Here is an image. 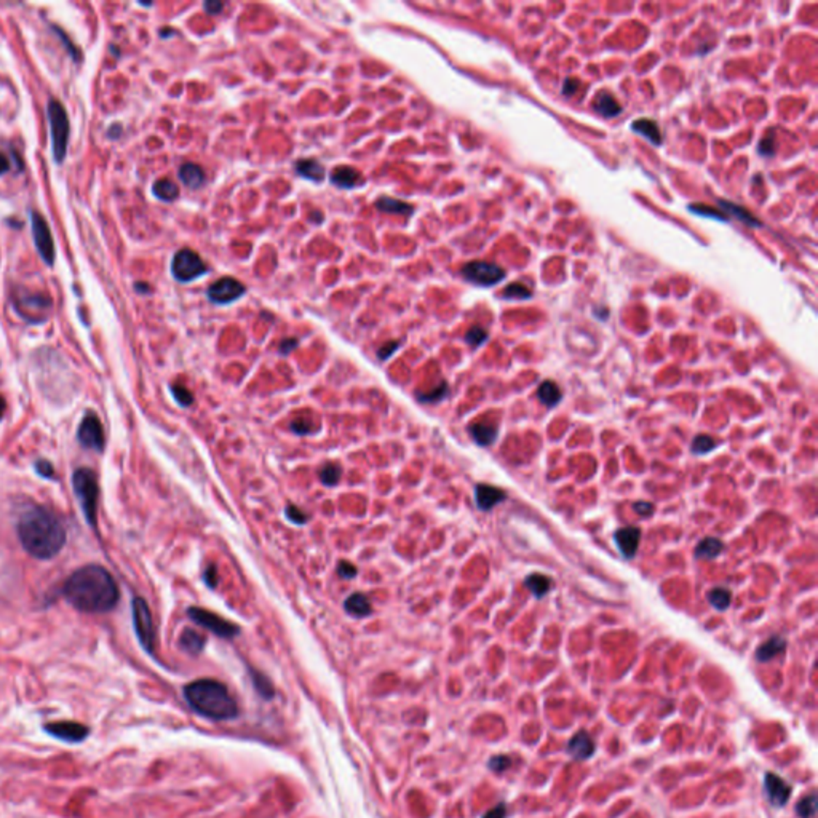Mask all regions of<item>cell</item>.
<instances>
[{
	"label": "cell",
	"instance_id": "cell-1",
	"mask_svg": "<svg viewBox=\"0 0 818 818\" xmlns=\"http://www.w3.org/2000/svg\"><path fill=\"white\" fill-rule=\"evenodd\" d=\"M64 598L82 612L103 614L117 606L120 593L111 572L103 566L90 564L77 569L66 580Z\"/></svg>",
	"mask_w": 818,
	"mask_h": 818
},
{
	"label": "cell",
	"instance_id": "cell-2",
	"mask_svg": "<svg viewBox=\"0 0 818 818\" xmlns=\"http://www.w3.org/2000/svg\"><path fill=\"white\" fill-rule=\"evenodd\" d=\"M18 537L30 556L50 560L66 544V531L53 512L45 507H30L18 521Z\"/></svg>",
	"mask_w": 818,
	"mask_h": 818
},
{
	"label": "cell",
	"instance_id": "cell-3",
	"mask_svg": "<svg viewBox=\"0 0 818 818\" xmlns=\"http://www.w3.org/2000/svg\"><path fill=\"white\" fill-rule=\"evenodd\" d=\"M184 699L192 710L211 721H231L240 711L227 687L216 679H197L187 684Z\"/></svg>",
	"mask_w": 818,
	"mask_h": 818
},
{
	"label": "cell",
	"instance_id": "cell-4",
	"mask_svg": "<svg viewBox=\"0 0 818 818\" xmlns=\"http://www.w3.org/2000/svg\"><path fill=\"white\" fill-rule=\"evenodd\" d=\"M46 116L50 122V133H51V150H53V157L56 163H61L66 159L67 154V143H69V133L71 125L69 117H67L66 109L58 100H50L46 106Z\"/></svg>",
	"mask_w": 818,
	"mask_h": 818
},
{
	"label": "cell",
	"instance_id": "cell-5",
	"mask_svg": "<svg viewBox=\"0 0 818 818\" xmlns=\"http://www.w3.org/2000/svg\"><path fill=\"white\" fill-rule=\"evenodd\" d=\"M72 483H74L75 496L79 499L88 524L96 526L98 499H100V486H98L96 475L88 468H79L72 477Z\"/></svg>",
	"mask_w": 818,
	"mask_h": 818
},
{
	"label": "cell",
	"instance_id": "cell-6",
	"mask_svg": "<svg viewBox=\"0 0 818 818\" xmlns=\"http://www.w3.org/2000/svg\"><path fill=\"white\" fill-rule=\"evenodd\" d=\"M132 612H133L134 632H136V634H138L141 646H143L145 652L154 654L155 628H154L152 614H150L148 603H145L143 598H134L133 604H132Z\"/></svg>",
	"mask_w": 818,
	"mask_h": 818
},
{
	"label": "cell",
	"instance_id": "cell-7",
	"mask_svg": "<svg viewBox=\"0 0 818 818\" xmlns=\"http://www.w3.org/2000/svg\"><path fill=\"white\" fill-rule=\"evenodd\" d=\"M187 616H189L192 622H195L197 625L208 630V632L224 639H232L240 633L238 625L229 622V620L220 617L215 612L206 611L203 607H189L187 609Z\"/></svg>",
	"mask_w": 818,
	"mask_h": 818
},
{
	"label": "cell",
	"instance_id": "cell-8",
	"mask_svg": "<svg viewBox=\"0 0 818 818\" xmlns=\"http://www.w3.org/2000/svg\"><path fill=\"white\" fill-rule=\"evenodd\" d=\"M171 272L176 280L186 283V281H192L206 274V264L194 249L182 248L171 260Z\"/></svg>",
	"mask_w": 818,
	"mask_h": 818
},
{
	"label": "cell",
	"instance_id": "cell-9",
	"mask_svg": "<svg viewBox=\"0 0 818 818\" xmlns=\"http://www.w3.org/2000/svg\"><path fill=\"white\" fill-rule=\"evenodd\" d=\"M462 275L479 286H492L505 277V270L497 264L486 260H472L462 267Z\"/></svg>",
	"mask_w": 818,
	"mask_h": 818
},
{
	"label": "cell",
	"instance_id": "cell-10",
	"mask_svg": "<svg viewBox=\"0 0 818 818\" xmlns=\"http://www.w3.org/2000/svg\"><path fill=\"white\" fill-rule=\"evenodd\" d=\"M30 226H33V237L37 247V251L48 265H53L55 263V243L51 237L50 227L44 216L39 215L37 211H30Z\"/></svg>",
	"mask_w": 818,
	"mask_h": 818
},
{
	"label": "cell",
	"instance_id": "cell-11",
	"mask_svg": "<svg viewBox=\"0 0 818 818\" xmlns=\"http://www.w3.org/2000/svg\"><path fill=\"white\" fill-rule=\"evenodd\" d=\"M44 731L48 736L66 743H80L90 736V729L75 721H58L45 724Z\"/></svg>",
	"mask_w": 818,
	"mask_h": 818
},
{
	"label": "cell",
	"instance_id": "cell-12",
	"mask_svg": "<svg viewBox=\"0 0 818 818\" xmlns=\"http://www.w3.org/2000/svg\"><path fill=\"white\" fill-rule=\"evenodd\" d=\"M243 293L244 286L232 277L220 278L208 288V298L215 304H231V302L242 298Z\"/></svg>",
	"mask_w": 818,
	"mask_h": 818
},
{
	"label": "cell",
	"instance_id": "cell-13",
	"mask_svg": "<svg viewBox=\"0 0 818 818\" xmlns=\"http://www.w3.org/2000/svg\"><path fill=\"white\" fill-rule=\"evenodd\" d=\"M79 441L82 446L101 452L104 450V434L100 419L93 413H88L83 418L79 429Z\"/></svg>",
	"mask_w": 818,
	"mask_h": 818
},
{
	"label": "cell",
	"instance_id": "cell-14",
	"mask_svg": "<svg viewBox=\"0 0 818 818\" xmlns=\"http://www.w3.org/2000/svg\"><path fill=\"white\" fill-rule=\"evenodd\" d=\"M764 791L774 807H783L791 798V785L774 772L764 775Z\"/></svg>",
	"mask_w": 818,
	"mask_h": 818
},
{
	"label": "cell",
	"instance_id": "cell-15",
	"mask_svg": "<svg viewBox=\"0 0 818 818\" xmlns=\"http://www.w3.org/2000/svg\"><path fill=\"white\" fill-rule=\"evenodd\" d=\"M614 540H616L620 553H622L625 558L632 560L638 551L639 540H641V529L637 528V526H627V528H620L616 531V534H614Z\"/></svg>",
	"mask_w": 818,
	"mask_h": 818
},
{
	"label": "cell",
	"instance_id": "cell-16",
	"mask_svg": "<svg viewBox=\"0 0 818 818\" xmlns=\"http://www.w3.org/2000/svg\"><path fill=\"white\" fill-rule=\"evenodd\" d=\"M507 500V492L491 484H477L475 488V502L481 512H489L500 502Z\"/></svg>",
	"mask_w": 818,
	"mask_h": 818
},
{
	"label": "cell",
	"instance_id": "cell-17",
	"mask_svg": "<svg viewBox=\"0 0 818 818\" xmlns=\"http://www.w3.org/2000/svg\"><path fill=\"white\" fill-rule=\"evenodd\" d=\"M566 749L572 759L585 761L595 754L596 747L592 737L588 736L585 731H580L571 737L569 742H567Z\"/></svg>",
	"mask_w": 818,
	"mask_h": 818
},
{
	"label": "cell",
	"instance_id": "cell-18",
	"mask_svg": "<svg viewBox=\"0 0 818 818\" xmlns=\"http://www.w3.org/2000/svg\"><path fill=\"white\" fill-rule=\"evenodd\" d=\"M330 179L332 184L342 187V189H353V187L362 186L364 181L363 176L359 175V171L352 168V166H336V168L331 171Z\"/></svg>",
	"mask_w": 818,
	"mask_h": 818
},
{
	"label": "cell",
	"instance_id": "cell-19",
	"mask_svg": "<svg viewBox=\"0 0 818 818\" xmlns=\"http://www.w3.org/2000/svg\"><path fill=\"white\" fill-rule=\"evenodd\" d=\"M344 609H346L347 614H350V616L357 617V619H363V617H368L371 616L373 612V606H371V601H369V598L364 595V593H352L350 596L346 599V603H344Z\"/></svg>",
	"mask_w": 818,
	"mask_h": 818
},
{
	"label": "cell",
	"instance_id": "cell-20",
	"mask_svg": "<svg viewBox=\"0 0 818 818\" xmlns=\"http://www.w3.org/2000/svg\"><path fill=\"white\" fill-rule=\"evenodd\" d=\"M468 434L478 446H491L497 438V429L486 422H473L468 425Z\"/></svg>",
	"mask_w": 818,
	"mask_h": 818
},
{
	"label": "cell",
	"instance_id": "cell-21",
	"mask_svg": "<svg viewBox=\"0 0 818 818\" xmlns=\"http://www.w3.org/2000/svg\"><path fill=\"white\" fill-rule=\"evenodd\" d=\"M179 179L182 181V184H186L189 189H199V187L205 184L206 175L200 165L190 163L189 161V163L181 165Z\"/></svg>",
	"mask_w": 818,
	"mask_h": 818
},
{
	"label": "cell",
	"instance_id": "cell-22",
	"mask_svg": "<svg viewBox=\"0 0 818 818\" xmlns=\"http://www.w3.org/2000/svg\"><path fill=\"white\" fill-rule=\"evenodd\" d=\"M786 648V639L783 637H779V634H775V637L769 638L765 643H763L756 650V660L758 661H769L772 660L774 657H777L779 654H781Z\"/></svg>",
	"mask_w": 818,
	"mask_h": 818
},
{
	"label": "cell",
	"instance_id": "cell-23",
	"mask_svg": "<svg viewBox=\"0 0 818 818\" xmlns=\"http://www.w3.org/2000/svg\"><path fill=\"white\" fill-rule=\"evenodd\" d=\"M205 637L192 628H186L179 637V646L190 655H199L205 648Z\"/></svg>",
	"mask_w": 818,
	"mask_h": 818
},
{
	"label": "cell",
	"instance_id": "cell-24",
	"mask_svg": "<svg viewBox=\"0 0 818 818\" xmlns=\"http://www.w3.org/2000/svg\"><path fill=\"white\" fill-rule=\"evenodd\" d=\"M376 208L384 213H390V215L409 216L414 213V206L411 203L392 199V197H380L376 200Z\"/></svg>",
	"mask_w": 818,
	"mask_h": 818
},
{
	"label": "cell",
	"instance_id": "cell-25",
	"mask_svg": "<svg viewBox=\"0 0 818 818\" xmlns=\"http://www.w3.org/2000/svg\"><path fill=\"white\" fill-rule=\"evenodd\" d=\"M724 544L716 537H705L695 546L697 560H715L722 553Z\"/></svg>",
	"mask_w": 818,
	"mask_h": 818
},
{
	"label": "cell",
	"instance_id": "cell-26",
	"mask_svg": "<svg viewBox=\"0 0 818 818\" xmlns=\"http://www.w3.org/2000/svg\"><path fill=\"white\" fill-rule=\"evenodd\" d=\"M537 397L542 401V404H545L546 408H555L561 401L562 393L558 384L553 382V380H545V382H542L540 387L537 389Z\"/></svg>",
	"mask_w": 818,
	"mask_h": 818
},
{
	"label": "cell",
	"instance_id": "cell-27",
	"mask_svg": "<svg viewBox=\"0 0 818 818\" xmlns=\"http://www.w3.org/2000/svg\"><path fill=\"white\" fill-rule=\"evenodd\" d=\"M296 171L310 181H321L325 178V168L315 159H302L296 161Z\"/></svg>",
	"mask_w": 818,
	"mask_h": 818
},
{
	"label": "cell",
	"instance_id": "cell-28",
	"mask_svg": "<svg viewBox=\"0 0 818 818\" xmlns=\"http://www.w3.org/2000/svg\"><path fill=\"white\" fill-rule=\"evenodd\" d=\"M595 109L599 114H603L604 117H616L622 112V106H620L616 98L607 91H601L596 96Z\"/></svg>",
	"mask_w": 818,
	"mask_h": 818
},
{
	"label": "cell",
	"instance_id": "cell-29",
	"mask_svg": "<svg viewBox=\"0 0 818 818\" xmlns=\"http://www.w3.org/2000/svg\"><path fill=\"white\" fill-rule=\"evenodd\" d=\"M524 587L533 593L535 598H544L551 588V580L544 574H531L524 579Z\"/></svg>",
	"mask_w": 818,
	"mask_h": 818
},
{
	"label": "cell",
	"instance_id": "cell-30",
	"mask_svg": "<svg viewBox=\"0 0 818 818\" xmlns=\"http://www.w3.org/2000/svg\"><path fill=\"white\" fill-rule=\"evenodd\" d=\"M632 128H633V132L643 134V136H646L649 141H652L654 144H660L661 133L659 130V125L655 123L654 120L639 118V120H637V122H633Z\"/></svg>",
	"mask_w": 818,
	"mask_h": 818
},
{
	"label": "cell",
	"instance_id": "cell-31",
	"mask_svg": "<svg viewBox=\"0 0 818 818\" xmlns=\"http://www.w3.org/2000/svg\"><path fill=\"white\" fill-rule=\"evenodd\" d=\"M152 192L157 199L163 200V202H173V200L178 199V195H179L178 186H176V182H173L171 179L155 181L154 186H152Z\"/></svg>",
	"mask_w": 818,
	"mask_h": 818
},
{
	"label": "cell",
	"instance_id": "cell-32",
	"mask_svg": "<svg viewBox=\"0 0 818 818\" xmlns=\"http://www.w3.org/2000/svg\"><path fill=\"white\" fill-rule=\"evenodd\" d=\"M706 598H708V603H710L713 607H716L718 611H726V609L731 606V603H732V593L724 587L711 588V590L708 592Z\"/></svg>",
	"mask_w": 818,
	"mask_h": 818
},
{
	"label": "cell",
	"instance_id": "cell-33",
	"mask_svg": "<svg viewBox=\"0 0 818 818\" xmlns=\"http://www.w3.org/2000/svg\"><path fill=\"white\" fill-rule=\"evenodd\" d=\"M341 473H342V470L337 463H331V462L325 463L320 470V479L325 486L332 488V486H336V484H339Z\"/></svg>",
	"mask_w": 818,
	"mask_h": 818
},
{
	"label": "cell",
	"instance_id": "cell-34",
	"mask_svg": "<svg viewBox=\"0 0 818 818\" xmlns=\"http://www.w3.org/2000/svg\"><path fill=\"white\" fill-rule=\"evenodd\" d=\"M447 393H450V387H447L446 382H441L436 387L429 390V392L418 393V400L420 403H438V401L447 397Z\"/></svg>",
	"mask_w": 818,
	"mask_h": 818
},
{
	"label": "cell",
	"instance_id": "cell-35",
	"mask_svg": "<svg viewBox=\"0 0 818 818\" xmlns=\"http://www.w3.org/2000/svg\"><path fill=\"white\" fill-rule=\"evenodd\" d=\"M715 447H716V440L711 438L710 435H697L691 445V451L694 452V454L700 456V454H706V452L713 451Z\"/></svg>",
	"mask_w": 818,
	"mask_h": 818
},
{
	"label": "cell",
	"instance_id": "cell-36",
	"mask_svg": "<svg viewBox=\"0 0 818 818\" xmlns=\"http://www.w3.org/2000/svg\"><path fill=\"white\" fill-rule=\"evenodd\" d=\"M796 812L801 818H814L817 814V796L809 794L802 798L796 806Z\"/></svg>",
	"mask_w": 818,
	"mask_h": 818
},
{
	"label": "cell",
	"instance_id": "cell-37",
	"mask_svg": "<svg viewBox=\"0 0 818 818\" xmlns=\"http://www.w3.org/2000/svg\"><path fill=\"white\" fill-rule=\"evenodd\" d=\"M251 676H253V684L256 687V691L259 692L260 695L264 697V699H272L274 697V687H272V682H270L267 678H265L264 675L258 673V671H251Z\"/></svg>",
	"mask_w": 818,
	"mask_h": 818
},
{
	"label": "cell",
	"instance_id": "cell-38",
	"mask_svg": "<svg viewBox=\"0 0 818 818\" xmlns=\"http://www.w3.org/2000/svg\"><path fill=\"white\" fill-rule=\"evenodd\" d=\"M721 206L726 208L727 211H731L733 216H737V220L747 222V224H749V226H759L756 217H754L752 213H748L747 210H745V208L733 205V203H729V202H721Z\"/></svg>",
	"mask_w": 818,
	"mask_h": 818
},
{
	"label": "cell",
	"instance_id": "cell-39",
	"mask_svg": "<svg viewBox=\"0 0 818 818\" xmlns=\"http://www.w3.org/2000/svg\"><path fill=\"white\" fill-rule=\"evenodd\" d=\"M50 304H51V301L48 298H46V296H44V294H34L33 298H28V299L24 298V301L19 302L18 307L26 305L24 309H28V310H37V309L39 310H46L50 307Z\"/></svg>",
	"mask_w": 818,
	"mask_h": 818
},
{
	"label": "cell",
	"instance_id": "cell-40",
	"mask_svg": "<svg viewBox=\"0 0 818 818\" xmlns=\"http://www.w3.org/2000/svg\"><path fill=\"white\" fill-rule=\"evenodd\" d=\"M171 393H173L175 400L178 401L181 406H190L192 403H194V395H192L189 390L184 387V385L173 384L171 385Z\"/></svg>",
	"mask_w": 818,
	"mask_h": 818
},
{
	"label": "cell",
	"instance_id": "cell-41",
	"mask_svg": "<svg viewBox=\"0 0 818 818\" xmlns=\"http://www.w3.org/2000/svg\"><path fill=\"white\" fill-rule=\"evenodd\" d=\"M486 339H488V332H486V330H483L481 326L470 328L465 335V341H467L468 346H472V347H479Z\"/></svg>",
	"mask_w": 818,
	"mask_h": 818
},
{
	"label": "cell",
	"instance_id": "cell-42",
	"mask_svg": "<svg viewBox=\"0 0 818 818\" xmlns=\"http://www.w3.org/2000/svg\"><path fill=\"white\" fill-rule=\"evenodd\" d=\"M504 298H512V299H528L531 298V291L526 288L524 285L521 283H513L505 288L504 291Z\"/></svg>",
	"mask_w": 818,
	"mask_h": 818
},
{
	"label": "cell",
	"instance_id": "cell-43",
	"mask_svg": "<svg viewBox=\"0 0 818 818\" xmlns=\"http://www.w3.org/2000/svg\"><path fill=\"white\" fill-rule=\"evenodd\" d=\"M285 517L294 524H305L310 518L309 515H307L305 512H302V510L299 507H296V505H288V507H286Z\"/></svg>",
	"mask_w": 818,
	"mask_h": 818
},
{
	"label": "cell",
	"instance_id": "cell-44",
	"mask_svg": "<svg viewBox=\"0 0 818 818\" xmlns=\"http://www.w3.org/2000/svg\"><path fill=\"white\" fill-rule=\"evenodd\" d=\"M290 429H291V432H293V434L304 436V435H310L312 432H314V424H312L309 419L301 418V419H296V420L291 422Z\"/></svg>",
	"mask_w": 818,
	"mask_h": 818
},
{
	"label": "cell",
	"instance_id": "cell-45",
	"mask_svg": "<svg viewBox=\"0 0 818 818\" xmlns=\"http://www.w3.org/2000/svg\"><path fill=\"white\" fill-rule=\"evenodd\" d=\"M337 574H339L342 579L346 580H350V579H355L358 571L355 564H352V562L348 561H339L337 562Z\"/></svg>",
	"mask_w": 818,
	"mask_h": 818
},
{
	"label": "cell",
	"instance_id": "cell-46",
	"mask_svg": "<svg viewBox=\"0 0 818 818\" xmlns=\"http://www.w3.org/2000/svg\"><path fill=\"white\" fill-rule=\"evenodd\" d=\"M510 764H512V759L508 756H504V754H499V756H494L489 759V767L494 772H505L510 767Z\"/></svg>",
	"mask_w": 818,
	"mask_h": 818
},
{
	"label": "cell",
	"instance_id": "cell-47",
	"mask_svg": "<svg viewBox=\"0 0 818 818\" xmlns=\"http://www.w3.org/2000/svg\"><path fill=\"white\" fill-rule=\"evenodd\" d=\"M398 347H400V342H398V341H392V342H385V344H384V346H382V347H380V348H379V350H377V357H379V358H380V359H382V362H385V359H387V358H390V357H392V355H393V353H395V352H397V350H398Z\"/></svg>",
	"mask_w": 818,
	"mask_h": 818
},
{
	"label": "cell",
	"instance_id": "cell-48",
	"mask_svg": "<svg viewBox=\"0 0 818 818\" xmlns=\"http://www.w3.org/2000/svg\"><path fill=\"white\" fill-rule=\"evenodd\" d=\"M203 580L210 588H216L217 587V582H220V577H217V569L216 566H210L208 569L205 571V574H203Z\"/></svg>",
	"mask_w": 818,
	"mask_h": 818
},
{
	"label": "cell",
	"instance_id": "cell-49",
	"mask_svg": "<svg viewBox=\"0 0 818 818\" xmlns=\"http://www.w3.org/2000/svg\"><path fill=\"white\" fill-rule=\"evenodd\" d=\"M298 346H299V341L296 339V337H288V339H283L280 342L278 350H280V353H283V355H288V353L293 352Z\"/></svg>",
	"mask_w": 818,
	"mask_h": 818
},
{
	"label": "cell",
	"instance_id": "cell-50",
	"mask_svg": "<svg viewBox=\"0 0 818 818\" xmlns=\"http://www.w3.org/2000/svg\"><path fill=\"white\" fill-rule=\"evenodd\" d=\"M481 818H507V806H505L504 802L502 804H497L496 807H492L491 810H488Z\"/></svg>",
	"mask_w": 818,
	"mask_h": 818
},
{
	"label": "cell",
	"instance_id": "cell-51",
	"mask_svg": "<svg viewBox=\"0 0 818 818\" xmlns=\"http://www.w3.org/2000/svg\"><path fill=\"white\" fill-rule=\"evenodd\" d=\"M633 510L639 515V517H649V515L654 512V504H650V502H634L633 504Z\"/></svg>",
	"mask_w": 818,
	"mask_h": 818
},
{
	"label": "cell",
	"instance_id": "cell-52",
	"mask_svg": "<svg viewBox=\"0 0 818 818\" xmlns=\"http://www.w3.org/2000/svg\"><path fill=\"white\" fill-rule=\"evenodd\" d=\"M35 467H37V472L40 473L42 477H45V478H51V477H53V467H51L50 462L39 461L37 465H35Z\"/></svg>",
	"mask_w": 818,
	"mask_h": 818
},
{
	"label": "cell",
	"instance_id": "cell-53",
	"mask_svg": "<svg viewBox=\"0 0 818 818\" xmlns=\"http://www.w3.org/2000/svg\"><path fill=\"white\" fill-rule=\"evenodd\" d=\"M577 87H579V82L576 79H567L564 82V85H562V93H564V95H574L577 91Z\"/></svg>",
	"mask_w": 818,
	"mask_h": 818
},
{
	"label": "cell",
	"instance_id": "cell-54",
	"mask_svg": "<svg viewBox=\"0 0 818 818\" xmlns=\"http://www.w3.org/2000/svg\"><path fill=\"white\" fill-rule=\"evenodd\" d=\"M203 8L206 10V13H211V15H217L224 8V3L222 2H205L203 5Z\"/></svg>",
	"mask_w": 818,
	"mask_h": 818
},
{
	"label": "cell",
	"instance_id": "cell-55",
	"mask_svg": "<svg viewBox=\"0 0 818 818\" xmlns=\"http://www.w3.org/2000/svg\"><path fill=\"white\" fill-rule=\"evenodd\" d=\"M692 211H695V213H699V215H711V216H715V217H716V220H722V217H724V216H722V215H719V213H718V211H713V210H708V208H706V206H692Z\"/></svg>",
	"mask_w": 818,
	"mask_h": 818
},
{
	"label": "cell",
	"instance_id": "cell-56",
	"mask_svg": "<svg viewBox=\"0 0 818 818\" xmlns=\"http://www.w3.org/2000/svg\"><path fill=\"white\" fill-rule=\"evenodd\" d=\"M759 150L763 152V155H770L774 152V143L772 139H763V143L759 145Z\"/></svg>",
	"mask_w": 818,
	"mask_h": 818
},
{
	"label": "cell",
	"instance_id": "cell-57",
	"mask_svg": "<svg viewBox=\"0 0 818 818\" xmlns=\"http://www.w3.org/2000/svg\"><path fill=\"white\" fill-rule=\"evenodd\" d=\"M7 171H10V160L0 152V176L7 173Z\"/></svg>",
	"mask_w": 818,
	"mask_h": 818
},
{
	"label": "cell",
	"instance_id": "cell-58",
	"mask_svg": "<svg viewBox=\"0 0 818 818\" xmlns=\"http://www.w3.org/2000/svg\"><path fill=\"white\" fill-rule=\"evenodd\" d=\"M120 132H122V128H120V125H112L111 130H109V136L114 138V134H116V136H118Z\"/></svg>",
	"mask_w": 818,
	"mask_h": 818
},
{
	"label": "cell",
	"instance_id": "cell-59",
	"mask_svg": "<svg viewBox=\"0 0 818 818\" xmlns=\"http://www.w3.org/2000/svg\"><path fill=\"white\" fill-rule=\"evenodd\" d=\"M5 409H7V403H5V398L3 397H0V419L3 418Z\"/></svg>",
	"mask_w": 818,
	"mask_h": 818
},
{
	"label": "cell",
	"instance_id": "cell-60",
	"mask_svg": "<svg viewBox=\"0 0 818 818\" xmlns=\"http://www.w3.org/2000/svg\"><path fill=\"white\" fill-rule=\"evenodd\" d=\"M136 290H138V291H144V293H148V291H149V286H148V285H144V283H138V285H136Z\"/></svg>",
	"mask_w": 818,
	"mask_h": 818
}]
</instances>
